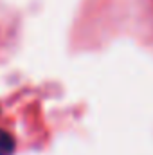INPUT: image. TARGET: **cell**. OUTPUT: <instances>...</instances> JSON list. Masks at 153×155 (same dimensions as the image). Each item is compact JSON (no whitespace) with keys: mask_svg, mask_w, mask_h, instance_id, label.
I'll list each match as a JSON object with an SVG mask.
<instances>
[{"mask_svg":"<svg viewBox=\"0 0 153 155\" xmlns=\"http://www.w3.org/2000/svg\"><path fill=\"white\" fill-rule=\"evenodd\" d=\"M15 148H16L15 137L9 132L0 130V155H13L15 153Z\"/></svg>","mask_w":153,"mask_h":155,"instance_id":"1","label":"cell"}]
</instances>
